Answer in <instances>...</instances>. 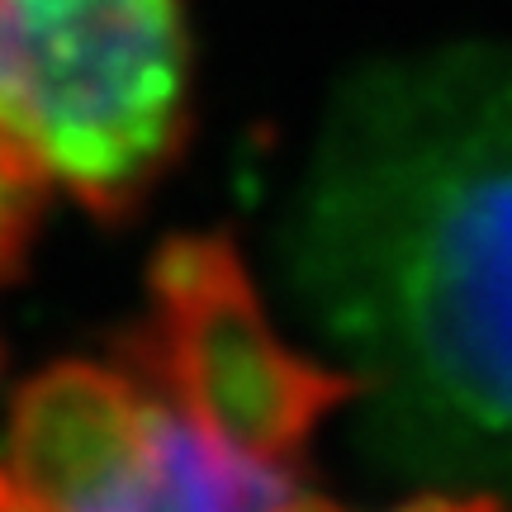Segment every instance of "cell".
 Segmentation results:
<instances>
[{"label": "cell", "instance_id": "cell-1", "mask_svg": "<svg viewBox=\"0 0 512 512\" xmlns=\"http://www.w3.org/2000/svg\"><path fill=\"white\" fill-rule=\"evenodd\" d=\"M361 437L437 489L512 484V48L456 43L332 95L280 233Z\"/></svg>", "mask_w": 512, "mask_h": 512}, {"label": "cell", "instance_id": "cell-2", "mask_svg": "<svg viewBox=\"0 0 512 512\" xmlns=\"http://www.w3.org/2000/svg\"><path fill=\"white\" fill-rule=\"evenodd\" d=\"M0 512H342L309 456L275 451L110 351L19 384L0 427Z\"/></svg>", "mask_w": 512, "mask_h": 512}, {"label": "cell", "instance_id": "cell-3", "mask_svg": "<svg viewBox=\"0 0 512 512\" xmlns=\"http://www.w3.org/2000/svg\"><path fill=\"white\" fill-rule=\"evenodd\" d=\"M185 0H0V133L81 209L119 219L190 138Z\"/></svg>", "mask_w": 512, "mask_h": 512}, {"label": "cell", "instance_id": "cell-4", "mask_svg": "<svg viewBox=\"0 0 512 512\" xmlns=\"http://www.w3.org/2000/svg\"><path fill=\"white\" fill-rule=\"evenodd\" d=\"M48 204V176L0 133V280L19 275Z\"/></svg>", "mask_w": 512, "mask_h": 512}, {"label": "cell", "instance_id": "cell-5", "mask_svg": "<svg viewBox=\"0 0 512 512\" xmlns=\"http://www.w3.org/2000/svg\"><path fill=\"white\" fill-rule=\"evenodd\" d=\"M394 512H508V508L489 489H432V494H418L413 503H403Z\"/></svg>", "mask_w": 512, "mask_h": 512}]
</instances>
